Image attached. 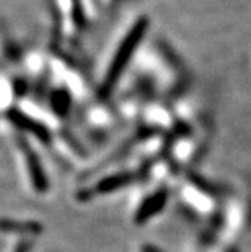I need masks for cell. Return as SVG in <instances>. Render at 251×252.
Listing matches in <instances>:
<instances>
[{
    "mask_svg": "<svg viewBox=\"0 0 251 252\" xmlns=\"http://www.w3.org/2000/svg\"><path fill=\"white\" fill-rule=\"evenodd\" d=\"M143 252H162L161 249H157L156 246L153 245H144L143 246Z\"/></svg>",
    "mask_w": 251,
    "mask_h": 252,
    "instance_id": "9c48e42d",
    "label": "cell"
},
{
    "mask_svg": "<svg viewBox=\"0 0 251 252\" xmlns=\"http://www.w3.org/2000/svg\"><path fill=\"white\" fill-rule=\"evenodd\" d=\"M31 251V242H21L17 248H15V251L14 252H29Z\"/></svg>",
    "mask_w": 251,
    "mask_h": 252,
    "instance_id": "ba28073f",
    "label": "cell"
},
{
    "mask_svg": "<svg viewBox=\"0 0 251 252\" xmlns=\"http://www.w3.org/2000/svg\"><path fill=\"white\" fill-rule=\"evenodd\" d=\"M147 25H148V23H147L145 18L138 20L135 23V26L129 31L124 41L121 42L115 56H113V61L110 62V66H109V70L106 73L105 82L99 89V97L102 100H106L112 94V91H113V88H115L123 70L129 63L133 52L136 50V47H138V44L141 42V39L144 36V32L147 29Z\"/></svg>",
    "mask_w": 251,
    "mask_h": 252,
    "instance_id": "6da1fadb",
    "label": "cell"
},
{
    "mask_svg": "<svg viewBox=\"0 0 251 252\" xmlns=\"http://www.w3.org/2000/svg\"><path fill=\"white\" fill-rule=\"evenodd\" d=\"M0 231L2 233H18V234H38L42 231V226L38 222L0 219Z\"/></svg>",
    "mask_w": 251,
    "mask_h": 252,
    "instance_id": "8992f818",
    "label": "cell"
},
{
    "mask_svg": "<svg viewBox=\"0 0 251 252\" xmlns=\"http://www.w3.org/2000/svg\"><path fill=\"white\" fill-rule=\"evenodd\" d=\"M167 190L162 189V190H157L156 193H153L150 198H147L141 207L136 212V216H135V222L136 223H144L145 220H148L150 218H153L157 212H161L164 209V205L167 202Z\"/></svg>",
    "mask_w": 251,
    "mask_h": 252,
    "instance_id": "277c9868",
    "label": "cell"
},
{
    "mask_svg": "<svg viewBox=\"0 0 251 252\" xmlns=\"http://www.w3.org/2000/svg\"><path fill=\"white\" fill-rule=\"evenodd\" d=\"M18 145L25 154V158L28 162V169H29V175L32 180V185L35 188V190L38 193H44L49 189V180L45 177V172L42 169L41 160L38 157V154L31 148V145L25 141V139H18Z\"/></svg>",
    "mask_w": 251,
    "mask_h": 252,
    "instance_id": "7a4b0ae2",
    "label": "cell"
},
{
    "mask_svg": "<svg viewBox=\"0 0 251 252\" xmlns=\"http://www.w3.org/2000/svg\"><path fill=\"white\" fill-rule=\"evenodd\" d=\"M53 107L58 113H65L68 109V97L67 93H62V91H58L53 97Z\"/></svg>",
    "mask_w": 251,
    "mask_h": 252,
    "instance_id": "52a82bcc",
    "label": "cell"
},
{
    "mask_svg": "<svg viewBox=\"0 0 251 252\" xmlns=\"http://www.w3.org/2000/svg\"><path fill=\"white\" fill-rule=\"evenodd\" d=\"M135 180V174H130V172H123V174H117V175H112V177H108L105 180H102L100 183H97V186L94 188L93 192H85V193H79V198L80 199H86L89 196H93L94 193H109V192H113L117 190L123 186H127L129 183H132Z\"/></svg>",
    "mask_w": 251,
    "mask_h": 252,
    "instance_id": "5b68a950",
    "label": "cell"
},
{
    "mask_svg": "<svg viewBox=\"0 0 251 252\" xmlns=\"http://www.w3.org/2000/svg\"><path fill=\"white\" fill-rule=\"evenodd\" d=\"M6 118L11 124H14L17 128L23 130V131H28L31 134H34L35 137H38L39 141H42L44 144H47L50 141V131L49 128L45 127L44 124L35 121L34 118L28 117L26 113H23L21 110L12 107L6 112Z\"/></svg>",
    "mask_w": 251,
    "mask_h": 252,
    "instance_id": "3957f363",
    "label": "cell"
}]
</instances>
